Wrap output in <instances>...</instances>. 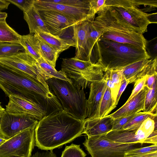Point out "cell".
<instances>
[{
    "instance_id": "ba28073f",
    "label": "cell",
    "mask_w": 157,
    "mask_h": 157,
    "mask_svg": "<svg viewBox=\"0 0 157 157\" xmlns=\"http://www.w3.org/2000/svg\"><path fill=\"white\" fill-rule=\"evenodd\" d=\"M83 144L92 157H124L131 149L148 146L140 143L117 142L108 139L106 135L87 137Z\"/></svg>"
},
{
    "instance_id": "5bb4252c",
    "label": "cell",
    "mask_w": 157,
    "mask_h": 157,
    "mask_svg": "<svg viewBox=\"0 0 157 157\" xmlns=\"http://www.w3.org/2000/svg\"><path fill=\"white\" fill-rule=\"evenodd\" d=\"M5 111L13 114L27 115L38 121L48 115L45 109L40 105L18 96L10 95Z\"/></svg>"
},
{
    "instance_id": "3957f363",
    "label": "cell",
    "mask_w": 157,
    "mask_h": 157,
    "mask_svg": "<svg viewBox=\"0 0 157 157\" xmlns=\"http://www.w3.org/2000/svg\"><path fill=\"white\" fill-rule=\"evenodd\" d=\"M92 52L94 57L92 63L101 65L105 72L121 70L137 61L150 58L145 48L101 38L96 41Z\"/></svg>"
},
{
    "instance_id": "d6986e66",
    "label": "cell",
    "mask_w": 157,
    "mask_h": 157,
    "mask_svg": "<svg viewBox=\"0 0 157 157\" xmlns=\"http://www.w3.org/2000/svg\"><path fill=\"white\" fill-rule=\"evenodd\" d=\"M106 85L103 79L90 85V93L87 100L86 117H98L99 108Z\"/></svg>"
},
{
    "instance_id": "8d00e7d4",
    "label": "cell",
    "mask_w": 157,
    "mask_h": 157,
    "mask_svg": "<svg viewBox=\"0 0 157 157\" xmlns=\"http://www.w3.org/2000/svg\"><path fill=\"white\" fill-rule=\"evenodd\" d=\"M16 6L23 12L29 10L33 5L34 0H6Z\"/></svg>"
},
{
    "instance_id": "836d02e7",
    "label": "cell",
    "mask_w": 157,
    "mask_h": 157,
    "mask_svg": "<svg viewBox=\"0 0 157 157\" xmlns=\"http://www.w3.org/2000/svg\"><path fill=\"white\" fill-rule=\"evenodd\" d=\"M137 113L119 118H113L112 130H118L122 129L123 126L136 115Z\"/></svg>"
},
{
    "instance_id": "bcb514c9",
    "label": "cell",
    "mask_w": 157,
    "mask_h": 157,
    "mask_svg": "<svg viewBox=\"0 0 157 157\" xmlns=\"http://www.w3.org/2000/svg\"><path fill=\"white\" fill-rule=\"evenodd\" d=\"M7 139L0 132V146L4 143Z\"/></svg>"
},
{
    "instance_id": "30bf717a",
    "label": "cell",
    "mask_w": 157,
    "mask_h": 157,
    "mask_svg": "<svg viewBox=\"0 0 157 157\" xmlns=\"http://www.w3.org/2000/svg\"><path fill=\"white\" fill-rule=\"evenodd\" d=\"M34 145V129H26L0 146V157H31Z\"/></svg>"
},
{
    "instance_id": "f546056e",
    "label": "cell",
    "mask_w": 157,
    "mask_h": 157,
    "mask_svg": "<svg viewBox=\"0 0 157 157\" xmlns=\"http://www.w3.org/2000/svg\"><path fill=\"white\" fill-rule=\"evenodd\" d=\"M157 116L156 115L145 112H140L124 125L122 129L136 130L140 126L143 122L148 117Z\"/></svg>"
},
{
    "instance_id": "7bdbcfd3",
    "label": "cell",
    "mask_w": 157,
    "mask_h": 157,
    "mask_svg": "<svg viewBox=\"0 0 157 157\" xmlns=\"http://www.w3.org/2000/svg\"><path fill=\"white\" fill-rule=\"evenodd\" d=\"M131 157H157V151L141 154Z\"/></svg>"
},
{
    "instance_id": "7402d4cb",
    "label": "cell",
    "mask_w": 157,
    "mask_h": 157,
    "mask_svg": "<svg viewBox=\"0 0 157 157\" xmlns=\"http://www.w3.org/2000/svg\"><path fill=\"white\" fill-rule=\"evenodd\" d=\"M36 62L37 73L45 81L50 78H56L69 82L72 81L62 71H57L55 67L48 63L42 57Z\"/></svg>"
},
{
    "instance_id": "4fadbf2b",
    "label": "cell",
    "mask_w": 157,
    "mask_h": 157,
    "mask_svg": "<svg viewBox=\"0 0 157 157\" xmlns=\"http://www.w3.org/2000/svg\"><path fill=\"white\" fill-rule=\"evenodd\" d=\"M36 62L25 51L19 52L10 56L0 58V63L34 78L49 89L46 81L37 73Z\"/></svg>"
},
{
    "instance_id": "484cf974",
    "label": "cell",
    "mask_w": 157,
    "mask_h": 157,
    "mask_svg": "<svg viewBox=\"0 0 157 157\" xmlns=\"http://www.w3.org/2000/svg\"><path fill=\"white\" fill-rule=\"evenodd\" d=\"M116 106L110 89L106 86L100 104L98 117L102 118L108 115Z\"/></svg>"
},
{
    "instance_id": "e0dca14e",
    "label": "cell",
    "mask_w": 157,
    "mask_h": 157,
    "mask_svg": "<svg viewBox=\"0 0 157 157\" xmlns=\"http://www.w3.org/2000/svg\"><path fill=\"white\" fill-rule=\"evenodd\" d=\"M95 16L77 23L73 26V40L75 44V58L83 61H91L87 43V33L89 26Z\"/></svg>"
},
{
    "instance_id": "60d3db41",
    "label": "cell",
    "mask_w": 157,
    "mask_h": 157,
    "mask_svg": "<svg viewBox=\"0 0 157 157\" xmlns=\"http://www.w3.org/2000/svg\"><path fill=\"white\" fill-rule=\"evenodd\" d=\"M31 157H57L52 150L43 152H37Z\"/></svg>"
},
{
    "instance_id": "d4e9b609",
    "label": "cell",
    "mask_w": 157,
    "mask_h": 157,
    "mask_svg": "<svg viewBox=\"0 0 157 157\" xmlns=\"http://www.w3.org/2000/svg\"><path fill=\"white\" fill-rule=\"evenodd\" d=\"M157 78L155 79L152 87L149 89L145 99L144 112L157 115Z\"/></svg>"
},
{
    "instance_id": "83f0119b",
    "label": "cell",
    "mask_w": 157,
    "mask_h": 157,
    "mask_svg": "<svg viewBox=\"0 0 157 157\" xmlns=\"http://www.w3.org/2000/svg\"><path fill=\"white\" fill-rule=\"evenodd\" d=\"M21 36L9 26L6 20L0 21V43L10 42L20 44Z\"/></svg>"
},
{
    "instance_id": "277c9868",
    "label": "cell",
    "mask_w": 157,
    "mask_h": 157,
    "mask_svg": "<svg viewBox=\"0 0 157 157\" xmlns=\"http://www.w3.org/2000/svg\"><path fill=\"white\" fill-rule=\"evenodd\" d=\"M45 81L65 112L77 119H86L87 100L83 89L72 81L52 78Z\"/></svg>"
},
{
    "instance_id": "d590c367",
    "label": "cell",
    "mask_w": 157,
    "mask_h": 157,
    "mask_svg": "<svg viewBox=\"0 0 157 157\" xmlns=\"http://www.w3.org/2000/svg\"><path fill=\"white\" fill-rule=\"evenodd\" d=\"M48 3L66 4L74 6H82L89 4V0H43Z\"/></svg>"
},
{
    "instance_id": "ffe728a7",
    "label": "cell",
    "mask_w": 157,
    "mask_h": 157,
    "mask_svg": "<svg viewBox=\"0 0 157 157\" xmlns=\"http://www.w3.org/2000/svg\"><path fill=\"white\" fill-rule=\"evenodd\" d=\"M148 90V88L145 86L138 94L127 101L115 112L108 116L113 119H116L136 114L143 111L145 96Z\"/></svg>"
},
{
    "instance_id": "b9f144b4",
    "label": "cell",
    "mask_w": 157,
    "mask_h": 157,
    "mask_svg": "<svg viewBox=\"0 0 157 157\" xmlns=\"http://www.w3.org/2000/svg\"><path fill=\"white\" fill-rule=\"evenodd\" d=\"M157 78V74H155L147 76L146 82L145 86L149 89H151L152 87L154 82Z\"/></svg>"
},
{
    "instance_id": "f1b7e54d",
    "label": "cell",
    "mask_w": 157,
    "mask_h": 157,
    "mask_svg": "<svg viewBox=\"0 0 157 157\" xmlns=\"http://www.w3.org/2000/svg\"><path fill=\"white\" fill-rule=\"evenodd\" d=\"M24 50L23 47L18 43L6 42L0 43V58L10 56L20 51Z\"/></svg>"
},
{
    "instance_id": "4316f807",
    "label": "cell",
    "mask_w": 157,
    "mask_h": 157,
    "mask_svg": "<svg viewBox=\"0 0 157 157\" xmlns=\"http://www.w3.org/2000/svg\"><path fill=\"white\" fill-rule=\"evenodd\" d=\"M37 37L41 57L48 63L55 68L56 62L59 54L52 47Z\"/></svg>"
},
{
    "instance_id": "6da1fadb",
    "label": "cell",
    "mask_w": 157,
    "mask_h": 157,
    "mask_svg": "<svg viewBox=\"0 0 157 157\" xmlns=\"http://www.w3.org/2000/svg\"><path fill=\"white\" fill-rule=\"evenodd\" d=\"M84 120L64 110L45 116L34 129L35 145L41 150H52L70 143L83 134Z\"/></svg>"
},
{
    "instance_id": "9c48e42d",
    "label": "cell",
    "mask_w": 157,
    "mask_h": 157,
    "mask_svg": "<svg viewBox=\"0 0 157 157\" xmlns=\"http://www.w3.org/2000/svg\"><path fill=\"white\" fill-rule=\"evenodd\" d=\"M106 136L120 143L157 144V116L148 117L137 129L112 130Z\"/></svg>"
},
{
    "instance_id": "7dc6e473",
    "label": "cell",
    "mask_w": 157,
    "mask_h": 157,
    "mask_svg": "<svg viewBox=\"0 0 157 157\" xmlns=\"http://www.w3.org/2000/svg\"><path fill=\"white\" fill-rule=\"evenodd\" d=\"M1 104V102H0V125L1 118L2 117L3 113L5 110V109L2 107Z\"/></svg>"
},
{
    "instance_id": "603a6c76",
    "label": "cell",
    "mask_w": 157,
    "mask_h": 157,
    "mask_svg": "<svg viewBox=\"0 0 157 157\" xmlns=\"http://www.w3.org/2000/svg\"><path fill=\"white\" fill-rule=\"evenodd\" d=\"M23 14L24 18L28 25L30 34H35L36 30L49 33L33 5L27 11L24 12Z\"/></svg>"
},
{
    "instance_id": "74e56055",
    "label": "cell",
    "mask_w": 157,
    "mask_h": 157,
    "mask_svg": "<svg viewBox=\"0 0 157 157\" xmlns=\"http://www.w3.org/2000/svg\"><path fill=\"white\" fill-rule=\"evenodd\" d=\"M147 76H146L140 78L134 83V88L127 101L129 100L134 96L138 94L144 88L145 86Z\"/></svg>"
},
{
    "instance_id": "1f68e13d",
    "label": "cell",
    "mask_w": 157,
    "mask_h": 157,
    "mask_svg": "<svg viewBox=\"0 0 157 157\" xmlns=\"http://www.w3.org/2000/svg\"><path fill=\"white\" fill-rule=\"evenodd\" d=\"M86 154L80 147V145L72 144L66 146L61 157H86Z\"/></svg>"
},
{
    "instance_id": "7c38bea8",
    "label": "cell",
    "mask_w": 157,
    "mask_h": 157,
    "mask_svg": "<svg viewBox=\"0 0 157 157\" xmlns=\"http://www.w3.org/2000/svg\"><path fill=\"white\" fill-rule=\"evenodd\" d=\"M38 122L30 116L12 114L5 110L1 120L0 132L8 139L26 129H34Z\"/></svg>"
},
{
    "instance_id": "44dd1931",
    "label": "cell",
    "mask_w": 157,
    "mask_h": 157,
    "mask_svg": "<svg viewBox=\"0 0 157 157\" xmlns=\"http://www.w3.org/2000/svg\"><path fill=\"white\" fill-rule=\"evenodd\" d=\"M35 34L52 47L59 54L71 46L75 47L74 40L64 39L49 33L36 30Z\"/></svg>"
},
{
    "instance_id": "8fae6325",
    "label": "cell",
    "mask_w": 157,
    "mask_h": 157,
    "mask_svg": "<svg viewBox=\"0 0 157 157\" xmlns=\"http://www.w3.org/2000/svg\"><path fill=\"white\" fill-rule=\"evenodd\" d=\"M33 6L37 10H48L59 12L76 23L95 16L90 10V3L85 6H77L34 0Z\"/></svg>"
},
{
    "instance_id": "4dcf8cb0",
    "label": "cell",
    "mask_w": 157,
    "mask_h": 157,
    "mask_svg": "<svg viewBox=\"0 0 157 157\" xmlns=\"http://www.w3.org/2000/svg\"><path fill=\"white\" fill-rule=\"evenodd\" d=\"M93 21L89 26L87 33V43L91 57L92 52L96 41L101 36L100 33L97 30L93 25L92 24Z\"/></svg>"
},
{
    "instance_id": "f6af8a7d",
    "label": "cell",
    "mask_w": 157,
    "mask_h": 157,
    "mask_svg": "<svg viewBox=\"0 0 157 157\" xmlns=\"http://www.w3.org/2000/svg\"><path fill=\"white\" fill-rule=\"evenodd\" d=\"M7 17L6 13L0 11V21H5Z\"/></svg>"
},
{
    "instance_id": "ee69618b",
    "label": "cell",
    "mask_w": 157,
    "mask_h": 157,
    "mask_svg": "<svg viewBox=\"0 0 157 157\" xmlns=\"http://www.w3.org/2000/svg\"><path fill=\"white\" fill-rule=\"evenodd\" d=\"M10 3L6 0H0V11L7 9Z\"/></svg>"
},
{
    "instance_id": "d6a6232c",
    "label": "cell",
    "mask_w": 157,
    "mask_h": 157,
    "mask_svg": "<svg viewBox=\"0 0 157 157\" xmlns=\"http://www.w3.org/2000/svg\"><path fill=\"white\" fill-rule=\"evenodd\" d=\"M157 151V144L134 148L127 151L124 157H131L136 155Z\"/></svg>"
},
{
    "instance_id": "8992f818",
    "label": "cell",
    "mask_w": 157,
    "mask_h": 157,
    "mask_svg": "<svg viewBox=\"0 0 157 157\" xmlns=\"http://www.w3.org/2000/svg\"><path fill=\"white\" fill-rule=\"evenodd\" d=\"M105 7L119 24L138 34L147 32L151 23L149 14L135 6L131 0H106Z\"/></svg>"
},
{
    "instance_id": "ab89813d",
    "label": "cell",
    "mask_w": 157,
    "mask_h": 157,
    "mask_svg": "<svg viewBox=\"0 0 157 157\" xmlns=\"http://www.w3.org/2000/svg\"><path fill=\"white\" fill-rule=\"evenodd\" d=\"M128 84V82L122 77L121 85L118 92V94L116 100L115 104L117 105L118 103L120 98L127 85Z\"/></svg>"
},
{
    "instance_id": "2e32d148",
    "label": "cell",
    "mask_w": 157,
    "mask_h": 157,
    "mask_svg": "<svg viewBox=\"0 0 157 157\" xmlns=\"http://www.w3.org/2000/svg\"><path fill=\"white\" fill-rule=\"evenodd\" d=\"M157 59L146 58L126 67L121 70L122 77L129 84L135 83L145 76L157 74Z\"/></svg>"
},
{
    "instance_id": "cb8c5ba5",
    "label": "cell",
    "mask_w": 157,
    "mask_h": 157,
    "mask_svg": "<svg viewBox=\"0 0 157 157\" xmlns=\"http://www.w3.org/2000/svg\"><path fill=\"white\" fill-rule=\"evenodd\" d=\"M20 44L25 52L36 61L41 57L38 39L35 34L21 36Z\"/></svg>"
},
{
    "instance_id": "ac0fdd59",
    "label": "cell",
    "mask_w": 157,
    "mask_h": 157,
    "mask_svg": "<svg viewBox=\"0 0 157 157\" xmlns=\"http://www.w3.org/2000/svg\"><path fill=\"white\" fill-rule=\"evenodd\" d=\"M113 120L108 115L102 118H87L84 120L83 134L88 137L106 135L112 130Z\"/></svg>"
},
{
    "instance_id": "9a60e30c",
    "label": "cell",
    "mask_w": 157,
    "mask_h": 157,
    "mask_svg": "<svg viewBox=\"0 0 157 157\" xmlns=\"http://www.w3.org/2000/svg\"><path fill=\"white\" fill-rule=\"evenodd\" d=\"M37 11L49 32L61 38L68 29L73 28L78 23L56 11L48 10Z\"/></svg>"
},
{
    "instance_id": "5b68a950",
    "label": "cell",
    "mask_w": 157,
    "mask_h": 157,
    "mask_svg": "<svg viewBox=\"0 0 157 157\" xmlns=\"http://www.w3.org/2000/svg\"><path fill=\"white\" fill-rule=\"evenodd\" d=\"M97 14L92 24L101 33L100 38L145 49L147 40L143 35L131 31L119 24L106 7Z\"/></svg>"
},
{
    "instance_id": "e575fe53",
    "label": "cell",
    "mask_w": 157,
    "mask_h": 157,
    "mask_svg": "<svg viewBox=\"0 0 157 157\" xmlns=\"http://www.w3.org/2000/svg\"><path fill=\"white\" fill-rule=\"evenodd\" d=\"M157 37L150 40H146L145 49L150 59L157 58Z\"/></svg>"
},
{
    "instance_id": "52a82bcc",
    "label": "cell",
    "mask_w": 157,
    "mask_h": 157,
    "mask_svg": "<svg viewBox=\"0 0 157 157\" xmlns=\"http://www.w3.org/2000/svg\"><path fill=\"white\" fill-rule=\"evenodd\" d=\"M61 67L67 77L83 89L92 82L101 81L105 72L99 64L74 57L63 59Z\"/></svg>"
},
{
    "instance_id": "f35d334b",
    "label": "cell",
    "mask_w": 157,
    "mask_h": 157,
    "mask_svg": "<svg viewBox=\"0 0 157 157\" xmlns=\"http://www.w3.org/2000/svg\"><path fill=\"white\" fill-rule=\"evenodd\" d=\"M106 0H89L90 10L93 14L102 10L105 6Z\"/></svg>"
},
{
    "instance_id": "7a4b0ae2",
    "label": "cell",
    "mask_w": 157,
    "mask_h": 157,
    "mask_svg": "<svg viewBox=\"0 0 157 157\" xmlns=\"http://www.w3.org/2000/svg\"><path fill=\"white\" fill-rule=\"evenodd\" d=\"M0 88L8 96L15 95L37 103L44 109L55 96L34 78L0 63Z\"/></svg>"
}]
</instances>
